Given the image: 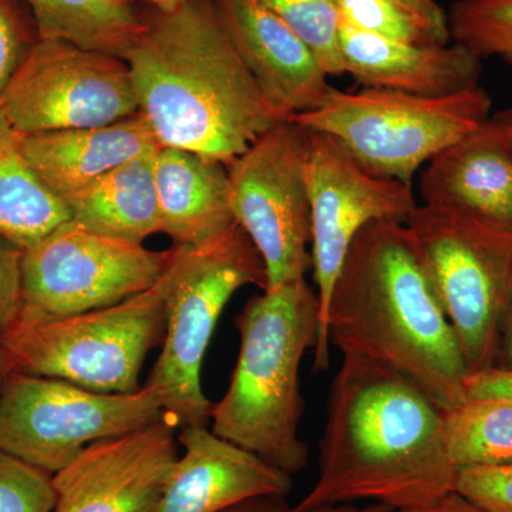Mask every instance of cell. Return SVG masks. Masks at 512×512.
<instances>
[{"mask_svg": "<svg viewBox=\"0 0 512 512\" xmlns=\"http://www.w3.org/2000/svg\"><path fill=\"white\" fill-rule=\"evenodd\" d=\"M444 417L412 380L343 356L330 384L318 477L299 507L380 504L402 511L451 493L458 470Z\"/></svg>", "mask_w": 512, "mask_h": 512, "instance_id": "cell-1", "label": "cell"}, {"mask_svg": "<svg viewBox=\"0 0 512 512\" xmlns=\"http://www.w3.org/2000/svg\"><path fill=\"white\" fill-rule=\"evenodd\" d=\"M124 53L138 111L161 147L228 164L282 123L222 25L214 0L151 9Z\"/></svg>", "mask_w": 512, "mask_h": 512, "instance_id": "cell-2", "label": "cell"}, {"mask_svg": "<svg viewBox=\"0 0 512 512\" xmlns=\"http://www.w3.org/2000/svg\"><path fill=\"white\" fill-rule=\"evenodd\" d=\"M326 336L343 356L412 380L446 412L467 402L466 357L407 224L372 222L353 239L330 293Z\"/></svg>", "mask_w": 512, "mask_h": 512, "instance_id": "cell-3", "label": "cell"}, {"mask_svg": "<svg viewBox=\"0 0 512 512\" xmlns=\"http://www.w3.org/2000/svg\"><path fill=\"white\" fill-rule=\"evenodd\" d=\"M318 293L302 281L252 296L237 316L239 353L211 430L295 476L308 466L301 437V366L319 335Z\"/></svg>", "mask_w": 512, "mask_h": 512, "instance_id": "cell-4", "label": "cell"}, {"mask_svg": "<svg viewBox=\"0 0 512 512\" xmlns=\"http://www.w3.org/2000/svg\"><path fill=\"white\" fill-rule=\"evenodd\" d=\"M174 247L165 296V335L147 386L163 397L165 417L175 427L208 426L212 403L201 369L218 320L244 286L268 288L264 259L235 222L198 247Z\"/></svg>", "mask_w": 512, "mask_h": 512, "instance_id": "cell-5", "label": "cell"}, {"mask_svg": "<svg viewBox=\"0 0 512 512\" xmlns=\"http://www.w3.org/2000/svg\"><path fill=\"white\" fill-rule=\"evenodd\" d=\"M168 281L170 265L156 285L116 305L15 322L0 335L9 372L62 379L99 393L137 392L148 353L163 343Z\"/></svg>", "mask_w": 512, "mask_h": 512, "instance_id": "cell-6", "label": "cell"}, {"mask_svg": "<svg viewBox=\"0 0 512 512\" xmlns=\"http://www.w3.org/2000/svg\"><path fill=\"white\" fill-rule=\"evenodd\" d=\"M491 107L480 84L436 97L377 87L333 89L319 109L291 120L335 137L370 174L412 185L423 165L483 126Z\"/></svg>", "mask_w": 512, "mask_h": 512, "instance_id": "cell-7", "label": "cell"}, {"mask_svg": "<svg viewBox=\"0 0 512 512\" xmlns=\"http://www.w3.org/2000/svg\"><path fill=\"white\" fill-rule=\"evenodd\" d=\"M407 225L470 375L490 369L512 305V228L426 204Z\"/></svg>", "mask_w": 512, "mask_h": 512, "instance_id": "cell-8", "label": "cell"}, {"mask_svg": "<svg viewBox=\"0 0 512 512\" xmlns=\"http://www.w3.org/2000/svg\"><path fill=\"white\" fill-rule=\"evenodd\" d=\"M164 417L163 397L147 384L133 393H99L9 372L0 389V450L55 476L90 444Z\"/></svg>", "mask_w": 512, "mask_h": 512, "instance_id": "cell-9", "label": "cell"}, {"mask_svg": "<svg viewBox=\"0 0 512 512\" xmlns=\"http://www.w3.org/2000/svg\"><path fill=\"white\" fill-rule=\"evenodd\" d=\"M173 255L174 247L153 251L63 222L23 248V303L16 322L66 318L126 301L156 285Z\"/></svg>", "mask_w": 512, "mask_h": 512, "instance_id": "cell-10", "label": "cell"}, {"mask_svg": "<svg viewBox=\"0 0 512 512\" xmlns=\"http://www.w3.org/2000/svg\"><path fill=\"white\" fill-rule=\"evenodd\" d=\"M311 137L301 124L282 121L227 164L235 221L264 259L266 289L302 281L312 268Z\"/></svg>", "mask_w": 512, "mask_h": 512, "instance_id": "cell-11", "label": "cell"}, {"mask_svg": "<svg viewBox=\"0 0 512 512\" xmlns=\"http://www.w3.org/2000/svg\"><path fill=\"white\" fill-rule=\"evenodd\" d=\"M305 173L311 201L313 278L320 315L313 372L320 373L330 363L326 336L330 293L353 239L372 222L407 224L419 204L412 185L370 174L329 134L312 131Z\"/></svg>", "mask_w": 512, "mask_h": 512, "instance_id": "cell-12", "label": "cell"}, {"mask_svg": "<svg viewBox=\"0 0 512 512\" xmlns=\"http://www.w3.org/2000/svg\"><path fill=\"white\" fill-rule=\"evenodd\" d=\"M0 109L30 136L117 123L138 113V101L121 57L39 39L0 96Z\"/></svg>", "mask_w": 512, "mask_h": 512, "instance_id": "cell-13", "label": "cell"}, {"mask_svg": "<svg viewBox=\"0 0 512 512\" xmlns=\"http://www.w3.org/2000/svg\"><path fill=\"white\" fill-rule=\"evenodd\" d=\"M175 429L164 417L84 448L53 476V512H153L180 456Z\"/></svg>", "mask_w": 512, "mask_h": 512, "instance_id": "cell-14", "label": "cell"}, {"mask_svg": "<svg viewBox=\"0 0 512 512\" xmlns=\"http://www.w3.org/2000/svg\"><path fill=\"white\" fill-rule=\"evenodd\" d=\"M232 45L282 120L319 109L335 87L311 47L261 0H214Z\"/></svg>", "mask_w": 512, "mask_h": 512, "instance_id": "cell-15", "label": "cell"}, {"mask_svg": "<svg viewBox=\"0 0 512 512\" xmlns=\"http://www.w3.org/2000/svg\"><path fill=\"white\" fill-rule=\"evenodd\" d=\"M175 461L153 512H222L258 497H286L293 476L264 458L222 439L208 426H188L178 436Z\"/></svg>", "mask_w": 512, "mask_h": 512, "instance_id": "cell-16", "label": "cell"}, {"mask_svg": "<svg viewBox=\"0 0 512 512\" xmlns=\"http://www.w3.org/2000/svg\"><path fill=\"white\" fill-rule=\"evenodd\" d=\"M345 73L365 87L417 96H447L480 84V57L454 45L414 43L357 30L340 22Z\"/></svg>", "mask_w": 512, "mask_h": 512, "instance_id": "cell-17", "label": "cell"}, {"mask_svg": "<svg viewBox=\"0 0 512 512\" xmlns=\"http://www.w3.org/2000/svg\"><path fill=\"white\" fill-rule=\"evenodd\" d=\"M420 194L426 205L512 228V156L491 116L426 164Z\"/></svg>", "mask_w": 512, "mask_h": 512, "instance_id": "cell-18", "label": "cell"}, {"mask_svg": "<svg viewBox=\"0 0 512 512\" xmlns=\"http://www.w3.org/2000/svg\"><path fill=\"white\" fill-rule=\"evenodd\" d=\"M160 147L140 111L107 126L23 137V148L33 170L62 201L120 165Z\"/></svg>", "mask_w": 512, "mask_h": 512, "instance_id": "cell-19", "label": "cell"}, {"mask_svg": "<svg viewBox=\"0 0 512 512\" xmlns=\"http://www.w3.org/2000/svg\"><path fill=\"white\" fill-rule=\"evenodd\" d=\"M160 232L177 247H198L235 224L227 164L161 147L154 161Z\"/></svg>", "mask_w": 512, "mask_h": 512, "instance_id": "cell-20", "label": "cell"}, {"mask_svg": "<svg viewBox=\"0 0 512 512\" xmlns=\"http://www.w3.org/2000/svg\"><path fill=\"white\" fill-rule=\"evenodd\" d=\"M158 150L120 165L89 187L64 198L72 221L97 234L137 244H144L146 238L160 232L154 178Z\"/></svg>", "mask_w": 512, "mask_h": 512, "instance_id": "cell-21", "label": "cell"}, {"mask_svg": "<svg viewBox=\"0 0 512 512\" xmlns=\"http://www.w3.org/2000/svg\"><path fill=\"white\" fill-rule=\"evenodd\" d=\"M23 137L0 109V237L22 249L72 220L30 165Z\"/></svg>", "mask_w": 512, "mask_h": 512, "instance_id": "cell-22", "label": "cell"}, {"mask_svg": "<svg viewBox=\"0 0 512 512\" xmlns=\"http://www.w3.org/2000/svg\"><path fill=\"white\" fill-rule=\"evenodd\" d=\"M40 39L66 40L121 57L143 29V19L124 0H25Z\"/></svg>", "mask_w": 512, "mask_h": 512, "instance_id": "cell-23", "label": "cell"}, {"mask_svg": "<svg viewBox=\"0 0 512 512\" xmlns=\"http://www.w3.org/2000/svg\"><path fill=\"white\" fill-rule=\"evenodd\" d=\"M444 434L457 470L512 463V402L468 399L446 412Z\"/></svg>", "mask_w": 512, "mask_h": 512, "instance_id": "cell-24", "label": "cell"}, {"mask_svg": "<svg viewBox=\"0 0 512 512\" xmlns=\"http://www.w3.org/2000/svg\"><path fill=\"white\" fill-rule=\"evenodd\" d=\"M451 39L480 57L512 67V0H458L448 15Z\"/></svg>", "mask_w": 512, "mask_h": 512, "instance_id": "cell-25", "label": "cell"}, {"mask_svg": "<svg viewBox=\"0 0 512 512\" xmlns=\"http://www.w3.org/2000/svg\"><path fill=\"white\" fill-rule=\"evenodd\" d=\"M305 40L329 76L345 73L336 0H261Z\"/></svg>", "mask_w": 512, "mask_h": 512, "instance_id": "cell-26", "label": "cell"}, {"mask_svg": "<svg viewBox=\"0 0 512 512\" xmlns=\"http://www.w3.org/2000/svg\"><path fill=\"white\" fill-rule=\"evenodd\" d=\"M340 22L363 32L414 43H433L429 30L397 0H336Z\"/></svg>", "mask_w": 512, "mask_h": 512, "instance_id": "cell-27", "label": "cell"}, {"mask_svg": "<svg viewBox=\"0 0 512 512\" xmlns=\"http://www.w3.org/2000/svg\"><path fill=\"white\" fill-rule=\"evenodd\" d=\"M53 476L0 450V512H53Z\"/></svg>", "mask_w": 512, "mask_h": 512, "instance_id": "cell-28", "label": "cell"}, {"mask_svg": "<svg viewBox=\"0 0 512 512\" xmlns=\"http://www.w3.org/2000/svg\"><path fill=\"white\" fill-rule=\"evenodd\" d=\"M25 0H0V96L39 40Z\"/></svg>", "mask_w": 512, "mask_h": 512, "instance_id": "cell-29", "label": "cell"}, {"mask_svg": "<svg viewBox=\"0 0 512 512\" xmlns=\"http://www.w3.org/2000/svg\"><path fill=\"white\" fill-rule=\"evenodd\" d=\"M454 491L487 512H512V463L458 468Z\"/></svg>", "mask_w": 512, "mask_h": 512, "instance_id": "cell-30", "label": "cell"}, {"mask_svg": "<svg viewBox=\"0 0 512 512\" xmlns=\"http://www.w3.org/2000/svg\"><path fill=\"white\" fill-rule=\"evenodd\" d=\"M23 249L0 237V335L15 325L23 303Z\"/></svg>", "mask_w": 512, "mask_h": 512, "instance_id": "cell-31", "label": "cell"}, {"mask_svg": "<svg viewBox=\"0 0 512 512\" xmlns=\"http://www.w3.org/2000/svg\"><path fill=\"white\" fill-rule=\"evenodd\" d=\"M222 512H393V510L380 504H338L302 508L298 504H289L286 497H258Z\"/></svg>", "mask_w": 512, "mask_h": 512, "instance_id": "cell-32", "label": "cell"}, {"mask_svg": "<svg viewBox=\"0 0 512 512\" xmlns=\"http://www.w3.org/2000/svg\"><path fill=\"white\" fill-rule=\"evenodd\" d=\"M467 400L500 399L512 402V370L490 367L466 379Z\"/></svg>", "mask_w": 512, "mask_h": 512, "instance_id": "cell-33", "label": "cell"}, {"mask_svg": "<svg viewBox=\"0 0 512 512\" xmlns=\"http://www.w3.org/2000/svg\"><path fill=\"white\" fill-rule=\"evenodd\" d=\"M403 8L419 20L424 26L434 42L439 45H448L450 43V26H448V16L441 8L437 0H397Z\"/></svg>", "mask_w": 512, "mask_h": 512, "instance_id": "cell-34", "label": "cell"}, {"mask_svg": "<svg viewBox=\"0 0 512 512\" xmlns=\"http://www.w3.org/2000/svg\"><path fill=\"white\" fill-rule=\"evenodd\" d=\"M393 512H487L481 510L476 504L464 498L463 495L451 491L439 500L433 503L423 505V507L410 508V510L393 511Z\"/></svg>", "mask_w": 512, "mask_h": 512, "instance_id": "cell-35", "label": "cell"}, {"mask_svg": "<svg viewBox=\"0 0 512 512\" xmlns=\"http://www.w3.org/2000/svg\"><path fill=\"white\" fill-rule=\"evenodd\" d=\"M495 367L512 370V305L507 319H505L503 332H501Z\"/></svg>", "mask_w": 512, "mask_h": 512, "instance_id": "cell-36", "label": "cell"}, {"mask_svg": "<svg viewBox=\"0 0 512 512\" xmlns=\"http://www.w3.org/2000/svg\"><path fill=\"white\" fill-rule=\"evenodd\" d=\"M494 121L495 127H497L498 134H500L501 140L508 148L512 156V109L498 111L491 117Z\"/></svg>", "mask_w": 512, "mask_h": 512, "instance_id": "cell-37", "label": "cell"}, {"mask_svg": "<svg viewBox=\"0 0 512 512\" xmlns=\"http://www.w3.org/2000/svg\"><path fill=\"white\" fill-rule=\"evenodd\" d=\"M126 3L143 2L153 6V9L160 12H173V10L181 8L188 0H124Z\"/></svg>", "mask_w": 512, "mask_h": 512, "instance_id": "cell-38", "label": "cell"}, {"mask_svg": "<svg viewBox=\"0 0 512 512\" xmlns=\"http://www.w3.org/2000/svg\"><path fill=\"white\" fill-rule=\"evenodd\" d=\"M8 373V360H6L5 355H3L2 349H0V389H2V384L3 382H5V377L8 376Z\"/></svg>", "mask_w": 512, "mask_h": 512, "instance_id": "cell-39", "label": "cell"}]
</instances>
